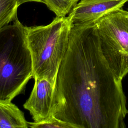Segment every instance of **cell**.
Returning <instances> with one entry per match:
<instances>
[{
  "mask_svg": "<svg viewBox=\"0 0 128 128\" xmlns=\"http://www.w3.org/2000/svg\"><path fill=\"white\" fill-rule=\"evenodd\" d=\"M126 104L94 22L72 24L56 80L52 116L73 128H124Z\"/></svg>",
  "mask_w": 128,
  "mask_h": 128,
  "instance_id": "1",
  "label": "cell"
},
{
  "mask_svg": "<svg viewBox=\"0 0 128 128\" xmlns=\"http://www.w3.org/2000/svg\"><path fill=\"white\" fill-rule=\"evenodd\" d=\"M0 29V100L11 102L32 78L28 26L16 18Z\"/></svg>",
  "mask_w": 128,
  "mask_h": 128,
  "instance_id": "2",
  "label": "cell"
},
{
  "mask_svg": "<svg viewBox=\"0 0 128 128\" xmlns=\"http://www.w3.org/2000/svg\"><path fill=\"white\" fill-rule=\"evenodd\" d=\"M72 25L70 18L65 16H56L46 26L28 27L27 42L33 78H45L54 85Z\"/></svg>",
  "mask_w": 128,
  "mask_h": 128,
  "instance_id": "3",
  "label": "cell"
},
{
  "mask_svg": "<svg viewBox=\"0 0 128 128\" xmlns=\"http://www.w3.org/2000/svg\"><path fill=\"white\" fill-rule=\"evenodd\" d=\"M102 54L117 80L128 74V10L106 14L94 22Z\"/></svg>",
  "mask_w": 128,
  "mask_h": 128,
  "instance_id": "4",
  "label": "cell"
},
{
  "mask_svg": "<svg viewBox=\"0 0 128 128\" xmlns=\"http://www.w3.org/2000/svg\"><path fill=\"white\" fill-rule=\"evenodd\" d=\"M128 0H80L68 16L72 24L95 22L106 14L122 8Z\"/></svg>",
  "mask_w": 128,
  "mask_h": 128,
  "instance_id": "5",
  "label": "cell"
},
{
  "mask_svg": "<svg viewBox=\"0 0 128 128\" xmlns=\"http://www.w3.org/2000/svg\"><path fill=\"white\" fill-rule=\"evenodd\" d=\"M34 79V86L24 107L29 111L34 122H40L52 116L54 85L45 78Z\"/></svg>",
  "mask_w": 128,
  "mask_h": 128,
  "instance_id": "6",
  "label": "cell"
},
{
  "mask_svg": "<svg viewBox=\"0 0 128 128\" xmlns=\"http://www.w3.org/2000/svg\"><path fill=\"white\" fill-rule=\"evenodd\" d=\"M24 113L11 102L0 100V128H27Z\"/></svg>",
  "mask_w": 128,
  "mask_h": 128,
  "instance_id": "7",
  "label": "cell"
},
{
  "mask_svg": "<svg viewBox=\"0 0 128 128\" xmlns=\"http://www.w3.org/2000/svg\"><path fill=\"white\" fill-rule=\"evenodd\" d=\"M18 0H0V29L17 17Z\"/></svg>",
  "mask_w": 128,
  "mask_h": 128,
  "instance_id": "8",
  "label": "cell"
},
{
  "mask_svg": "<svg viewBox=\"0 0 128 128\" xmlns=\"http://www.w3.org/2000/svg\"><path fill=\"white\" fill-rule=\"evenodd\" d=\"M44 4L56 16H65L80 0H44Z\"/></svg>",
  "mask_w": 128,
  "mask_h": 128,
  "instance_id": "9",
  "label": "cell"
},
{
  "mask_svg": "<svg viewBox=\"0 0 128 128\" xmlns=\"http://www.w3.org/2000/svg\"><path fill=\"white\" fill-rule=\"evenodd\" d=\"M28 128H73L70 124L62 121L54 116L46 120L40 122H28Z\"/></svg>",
  "mask_w": 128,
  "mask_h": 128,
  "instance_id": "10",
  "label": "cell"
},
{
  "mask_svg": "<svg viewBox=\"0 0 128 128\" xmlns=\"http://www.w3.org/2000/svg\"><path fill=\"white\" fill-rule=\"evenodd\" d=\"M39 2L44 4V0H18V3L20 6L22 4H23L25 2Z\"/></svg>",
  "mask_w": 128,
  "mask_h": 128,
  "instance_id": "11",
  "label": "cell"
},
{
  "mask_svg": "<svg viewBox=\"0 0 128 128\" xmlns=\"http://www.w3.org/2000/svg\"></svg>",
  "mask_w": 128,
  "mask_h": 128,
  "instance_id": "12",
  "label": "cell"
}]
</instances>
